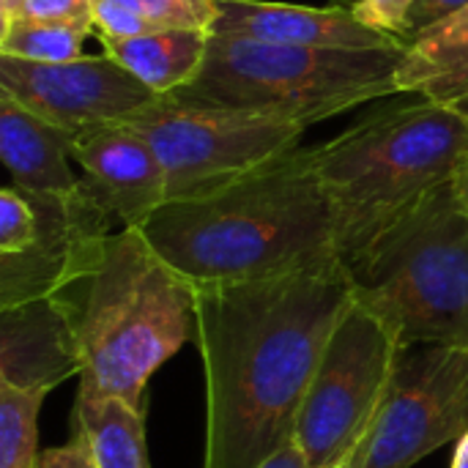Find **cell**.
I'll return each instance as SVG.
<instances>
[{"mask_svg":"<svg viewBox=\"0 0 468 468\" xmlns=\"http://www.w3.org/2000/svg\"><path fill=\"white\" fill-rule=\"evenodd\" d=\"M354 302L346 263L195 288L206 463L258 468L293 441L324 348Z\"/></svg>","mask_w":468,"mask_h":468,"instance_id":"6da1fadb","label":"cell"},{"mask_svg":"<svg viewBox=\"0 0 468 468\" xmlns=\"http://www.w3.org/2000/svg\"><path fill=\"white\" fill-rule=\"evenodd\" d=\"M140 230L195 288L346 263L310 148L282 154L206 195L167 200Z\"/></svg>","mask_w":468,"mask_h":468,"instance_id":"7a4b0ae2","label":"cell"},{"mask_svg":"<svg viewBox=\"0 0 468 468\" xmlns=\"http://www.w3.org/2000/svg\"><path fill=\"white\" fill-rule=\"evenodd\" d=\"M310 156L337 217L343 261H351L461 173L468 162V118L422 99L359 121L346 134L310 148Z\"/></svg>","mask_w":468,"mask_h":468,"instance_id":"3957f363","label":"cell"},{"mask_svg":"<svg viewBox=\"0 0 468 468\" xmlns=\"http://www.w3.org/2000/svg\"><path fill=\"white\" fill-rule=\"evenodd\" d=\"M77 307L80 389L145 411L151 376L195 335V285L143 236L118 228Z\"/></svg>","mask_w":468,"mask_h":468,"instance_id":"277c9868","label":"cell"},{"mask_svg":"<svg viewBox=\"0 0 468 468\" xmlns=\"http://www.w3.org/2000/svg\"><path fill=\"white\" fill-rule=\"evenodd\" d=\"M354 299L409 346H468V208L452 181L346 261Z\"/></svg>","mask_w":468,"mask_h":468,"instance_id":"5b68a950","label":"cell"},{"mask_svg":"<svg viewBox=\"0 0 468 468\" xmlns=\"http://www.w3.org/2000/svg\"><path fill=\"white\" fill-rule=\"evenodd\" d=\"M406 44L332 49L214 36L184 96L299 126L395 96Z\"/></svg>","mask_w":468,"mask_h":468,"instance_id":"8992f818","label":"cell"},{"mask_svg":"<svg viewBox=\"0 0 468 468\" xmlns=\"http://www.w3.org/2000/svg\"><path fill=\"white\" fill-rule=\"evenodd\" d=\"M132 123L156 151L167 200L206 195L299 148L304 126L184 93L156 96Z\"/></svg>","mask_w":468,"mask_h":468,"instance_id":"52a82bcc","label":"cell"},{"mask_svg":"<svg viewBox=\"0 0 468 468\" xmlns=\"http://www.w3.org/2000/svg\"><path fill=\"white\" fill-rule=\"evenodd\" d=\"M406 346L362 302H351L332 332L296 417L293 441L310 468H340L381 409Z\"/></svg>","mask_w":468,"mask_h":468,"instance_id":"ba28073f","label":"cell"},{"mask_svg":"<svg viewBox=\"0 0 468 468\" xmlns=\"http://www.w3.org/2000/svg\"><path fill=\"white\" fill-rule=\"evenodd\" d=\"M468 433V346H409L365 439L340 468H411Z\"/></svg>","mask_w":468,"mask_h":468,"instance_id":"9c48e42d","label":"cell"},{"mask_svg":"<svg viewBox=\"0 0 468 468\" xmlns=\"http://www.w3.org/2000/svg\"><path fill=\"white\" fill-rule=\"evenodd\" d=\"M0 90L74 137L93 126L123 123L156 99L107 52L63 63L0 55Z\"/></svg>","mask_w":468,"mask_h":468,"instance_id":"30bf717a","label":"cell"},{"mask_svg":"<svg viewBox=\"0 0 468 468\" xmlns=\"http://www.w3.org/2000/svg\"><path fill=\"white\" fill-rule=\"evenodd\" d=\"M27 195V192H25ZM36 206V233L30 244L0 255V310L66 293L88 280L115 233L107 211L85 192L74 200L30 195Z\"/></svg>","mask_w":468,"mask_h":468,"instance_id":"8fae6325","label":"cell"},{"mask_svg":"<svg viewBox=\"0 0 468 468\" xmlns=\"http://www.w3.org/2000/svg\"><path fill=\"white\" fill-rule=\"evenodd\" d=\"M93 200L118 228H143L167 203L165 167L132 123L85 129L71 145Z\"/></svg>","mask_w":468,"mask_h":468,"instance_id":"7c38bea8","label":"cell"},{"mask_svg":"<svg viewBox=\"0 0 468 468\" xmlns=\"http://www.w3.org/2000/svg\"><path fill=\"white\" fill-rule=\"evenodd\" d=\"M80 370L74 302L60 293L0 310V381L52 392Z\"/></svg>","mask_w":468,"mask_h":468,"instance_id":"4fadbf2b","label":"cell"},{"mask_svg":"<svg viewBox=\"0 0 468 468\" xmlns=\"http://www.w3.org/2000/svg\"><path fill=\"white\" fill-rule=\"evenodd\" d=\"M211 33L263 44L332 49H378L406 44L362 25L351 8H313L271 0H217V22Z\"/></svg>","mask_w":468,"mask_h":468,"instance_id":"5bb4252c","label":"cell"},{"mask_svg":"<svg viewBox=\"0 0 468 468\" xmlns=\"http://www.w3.org/2000/svg\"><path fill=\"white\" fill-rule=\"evenodd\" d=\"M71 145L74 134L33 115L0 90V159L16 189L41 197H80L85 178L71 167Z\"/></svg>","mask_w":468,"mask_h":468,"instance_id":"9a60e30c","label":"cell"},{"mask_svg":"<svg viewBox=\"0 0 468 468\" xmlns=\"http://www.w3.org/2000/svg\"><path fill=\"white\" fill-rule=\"evenodd\" d=\"M398 88L455 107L468 118V5L406 41Z\"/></svg>","mask_w":468,"mask_h":468,"instance_id":"2e32d148","label":"cell"},{"mask_svg":"<svg viewBox=\"0 0 468 468\" xmlns=\"http://www.w3.org/2000/svg\"><path fill=\"white\" fill-rule=\"evenodd\" d=\"M208 41L211 33L197 27H167L132 38H101L104 52L156 96H170L192 85L203 69Z\"/></svg>","mask_w":468,"mask_h":468,"instance_id":"e0dca14e","label":"cell"},{"mask_svg":"<svg viewBox=\"0 0 468 468\" xmlns=\"http://www.w3.org/2000/svg\"><path fill=\"white\" fill-rule=\"evenodd\" d=\"M74 436L85 441L99 468H151L145 452V411L121 398L77 392Z\"/></svg>","mask_w":468,"mask_h":468,"instance_id":"ac0fdd59","label":"cell"},{"mask_svg":"<svg viewBox=\"0 0 468 468\" xmlns=\"http://www.w3.org/2000/svg\"><path fill=\"white\" fill-rule=\"evenodd\" d=\"M47 392L0 381V468H36L38 414Z\"/></svg>","mask_w":468,"mask_h":468,"instance_id":"d6986e66","label":"cell"},{"mask_svg":"<svg viewBox=\"0 0 468 468\" xmlns=\"http://www.w3.org/2000/svg\"><path fill=\"white\" fill-rule=\"evenodd\" d=\"M88 33V27L74 25L14 19L0 27V55L36 63H63L82 55V41Z\"/></svg>","mask_w":468,"mask_h":468,"instance_id":"ffe728a7","label":"cell"},{"mask_svg":"<svg viewBox=\"0 0 468 468\" xmlns=\"http://www.w3.org/2000/svg\"><path fill=\"white\" fill-rule=\"evenodd\" d=\"M151 30L167 27H197L208 30L217 22V0H126Z\"/></svg>","mask_w":468,"mask_h":468,"instance_id":"44dd1931","label":"cell"},{"mask_svg":"<svg viewBox=\"0 0 468 468\" xmlns=\"http://www.w3.org/2000/svg\"><path fill=\"white\" fill-rule=\"evenodd\" d=\"M414 5H417V0H356L351 5V11L362 25H367L384 36L406 41Z\"/></svg>","mask_w":468,"mask_h":468,"instance_id":"7402d4cb","label":"cell"},{"mask_svg":"<svg viewBox=\"0 0 468 468\" xmlns=\"http://www.w3.org/2000/svg\"><path fill=\"white\" fill-rule=\"evenodd\" d=\"M93 30L101 38H132L151 33V25L126 0H93Z\"/></svg>","mask_w":468,"mask_h":468,"instance_id":"603a6c76","label":"cell"},{"mask_svg":"<svg viewBox=\"0 0 468 468\" xmlns=\"http://www.w3.org/2000/svg\"><path fill=\"white\" fill-rule=\"evenodd\" d=\"M16 19L74 25L93 30V0H25Z\"/></svg>","mask_w":468,"mask_h":468,"instance_id":"cb8c5ba5","label":"cell"},{"mask_svg":"<svg viewBox=\"0 0 468 468\" xmlns=\"http://www.w3.org/2000/svg\"><path fill=\"white\" fill-rule=\"evenodd\" d=\"M36 468H99L90 450L85 447L82 439L71 436L69 444L63 447H49V450H41L38 452V461Z\"/></svg>","mask_w":468,"mask_h":468,"instance_id":"d4e9b609","label":"cell"},{"mask_svg":"<svg viewBox=\"0 0 468 468\" xmlns=\"http://www.w3.org/2000/svg\"><path fill=\"white\" fill-rule=\"evenodd\" d=\"M463 5H468V0H417L414 11H411V25H409V38L417 36L420 30L441 22L444 16L461 11ZM406 38V41H409Z\"/></svg>","mask_w":468,"mask_h":468,"instance_id":"484cf974","label":"cell"},{"mask_svg":"<svg viewBox=\"0 0 468 468\" xmlns=\"http://www.w3.org/2000/svg\"><path fill=\"white\" fill-rule=\"evenodd\" d=\"M258 468H310V466H307V458L302 455L299 444H296V441H291V444H285L280 452H274L266 463H261Z\"/></svg>","mask_w":468,"mask_h":468,"instance_id":"4316f807","label":"cell"},{"mask_svg":"<svg viewBox=\"0 0 468 468\" xmlns=\"http://www.w3.org/2000/svg\"><path fill=\"white\" fill-rule=\"evenodd\" d=\"M22 5H25V0H0V27L14 22L19 16Z\"/></svg>","mask_w":468,"mask_h":468,"instance_id":"83f0119b","label":"cell"},{"mask_svg":"<svg viewBox=\"0 0 468 468\" xmlns=\"http://www.w3.org/2000/svg\"><path fill=\"white\" fill-rule=\"evenodd\" d=\"M455 444H458V447H455L452 466L450 468H468V433H463Z\"/></svg>","mask_w":468,"mask_h":468,"instance_id":"f1b7e54d","label":"cell"},{"mask_svg":"<svg viewBox=\"0 0 468 468\" xmlns=\"http://www.w3.org/2000/svg\"><path fill=\"white\" fill-rule=\"evenodd\" d=\"M452 186H455V192H458L461 203L468 208V162L461 167V173L452 178Z\"/></svg>","mask_w":468,"mask_h":468,"instance_id":"f546056e","label":"cell"}]
</instances>
